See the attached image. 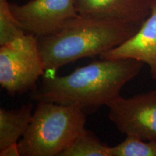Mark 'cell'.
Wrapping results in <instances>:
<instances>
[{"mask_svg": "<svg viewBox=\"0 0 156 156\" xmlns=\"http://www.w3.org/2000/svg\"><path fill=\"white\" fill-rule=\"evenodd\" d=\"M143 63L132 58L102 59L79 67L65 76L45 72L30 99L75 105L94 112L120 96L121 90L141 71Z\"/></svg>", "mask_w": 156, "mask_h": 156, "instance_id": "1", "label": "cell"}, {"mask_svg": "<svg viewBox=\"0 0 156 156\" xmlns=\"http://www.w3.org/2000/svg\"><path fill=\"white\" fill-rule=\"evenodd\" d=\"M141 25L77 15L55 34L37 37L46 72L56 70L84 57L101 56L119 46Z\"/></svg>", "mask_w": 156, "mask_h": 156, "instance_id": "2", "label": "cell"}, {"mask_svg": "<svg viewBox=\"0 0 156 156\" xmlns=\"http://www.w3.org/2000/svg\"><path fill=\"white\" fill-rule=\"evenodd\" d=\"M86 112L75 105L38 102L17 142L21 156H60L85 129Z\"/></svg>", "mask_w": 156, "mask_h": 156, "instance_id": "3", "label": "cell"}, {"mask_svg": "<svg viewBox=\"0 0 156 156\" xmlns=\"http://www.w3.org/2000/svg\"><path fill=\"white\" fill-rule=\"evenodd\" d=\"M45 72L36 36L25 34L1 45L0 85L9 95L33 91Z\"/></svg>", "mask_w": 156, "mask_h": 156, "instance_id": "4", "label": "cell"}, {"mask_svg": "<svg viewBox=\"0 0 156 156\" xmlns=\"http://www.w3.org/2000/svg\"><path fill=\"white\" fill-rule=\"evenodd\" d=\"M107 106L109 119L122 133L156 140V90L128 98L120 95Z\"/></svg>", "mask_w": 156, "mask_h": 156, "instance_id": "5", "label": "cell"}, {"mask_svg": "<svg viewBox=\"0 0 156 156\" xmlns=\"http://www.w3.org/2000/svg\"><path fill=\"white\" fill-rule=\"evenodd\" d=\"M77 0H30L24 5L9 3L15 20L25 34L36 37L55 34L77 16Z\"/></svg>", "mask_w": 156, "mask_h": 156, "instance_id": "6", "label": "cell"}, {"mask_svg": "<svg viewBox=\"0 0 156 156\" xmlns=\"http://www.w3.org/2000/svg\"><path fill=\"white\" fill-rule=\"evenodd\" d=\"M102 59L132 58L147 64L151 77L156 80V1L152 5L151 15L138 30L119 46L100 56Z\"/></svg>", "mask_w": 156, "mask_h": 156, "instance_id": "7", "label": "cell"}, {"mask_svg": "<svg viewBox=\"0 0 156 156\" xmlns=\"http://www.w3.org/2000/svg\"><path fill=\"white\" fill-rule=\"evenodd\" d=\"M154 0H77L78 14L142 25L151 15Z\"/></svg>", "mask_w": 156, "mask_h": 156, "instance_id": "8", "label": "cell"}, {"mask_svg": "<svg viewBox=\"0 0 156 156\" xmlns=\"http://www.w3.org/2000/svg\"><path fill=\"white\" fill-rule=\"evenodd\" d=\"M33 108L32 103L15 110L0 108V151L18 142L30 124L34 114Z\"/></svg>", "mask_w": 156, "mask_h": 156, "instance_id": "9", "label": "cell"}, {"mask_svg": "<svg viewBox=\"0 0 156 156\" xmlns=\"http://www.w3.org/2000/svg\"><path fill=\"white\" fill-rule=\"evenodd\" d=\"M109 147L92 131L85 129L60 156H109Z\"/></svg>", "mask_w": 156, "mask_h": 156, "instance_id": "10", "label": "cell"}, {"mask_svg": "<svg viewBox=\"0 0 156 156\" xmlns=\"http://www.w3.org/2000/svg\"><path fill=\"white\" fill-rule=\"evenodd\" d=\"M109 156H156V140L146 141L134 136L108 150Z\"/></svg>", "mask_w": 156, "mask_h": 156, "instance_id": "11", "label": "cell"}, {"mask_svg": "<svg viewBox=\"0 0 156 156\" xmlns=\"http://www.w3.org/2000/svg\"><path fill=\"white\" fill-rule=\"evenodd\" d=\"M25 34L12 12L9 2L0 0V46Z\"/></svg>", "mask_w": 156, "mask_h": 156, "instance_id": "12", "label": "cell"}, {"mask_svg": "<svg viewBox=\"0 0 156 156\" xmlns=\"http://www.w3.org/2000/svg\"><path fill=\"white\" fill-rule=\"evenodd\" d=\"M1 156H20V153L17 143L12 144L0 151Z\"/></svg>", "mask_w": 156, "mask_h": 156, "instance_id": "13", "label": "cell"}, {"mask_svg": "<svg viewBox=\"0 0 156 156\" xmlns=\"http://www.w3.org/2000/svg\"><path fill=\"white\" fill-rule=\"evenodd\" d=\"M155 1H156V0H155Z\"/></svg>", "mask_w": 156, "mask_h": 156, "instance_id": "14", "label": "cell"}]
</instances>
